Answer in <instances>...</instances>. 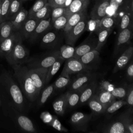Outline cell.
<instances>
[{
    "instance_id": "obj_28",
    "label": "cell",
    "mask_w": 133,
    "mask_h": 133,
    "mask_svg": "<svg viewBox=\"0 0 133 133\" xmlns=\"http://www.w3.org/2000/svg\"><path fill=\"white\" fill-rule=\"evenodd\" d=\"M17 121L20 127L24 131L30 132H35L36 131L32 121L27 116L19 115L17 116Z\"/></svg>"
},
{
    "instance_id": "obj_9",
    "label": "cell",
    "mask_w": 133,
    "mask_h": 133,
    "mask_svg": "<svg viewBox=\"0 0 133 133\" xmlns=\"http://www.w3.org/2000/svg\"><path fill=\"white\" fill-rule=\"evenodd\" d=\"M97 45V36L94 32H91L85 39L75 48L73 58L79 59L85 54L95 50Z\"/></svg>"
},
{
    "instance_id": "obj_53",
    "label": "cell",
    "mask_w": 133,
    "mask_h": 133,
    "mask_svg": "<svg viewBox=\"0 0 133 133\" xmlns=\"http://www.w3.org/2000/svg\"><path fill=\"white\" fill-rule=\"evenodd\" d=\"M2 22V19H1V2L0 0V23Z\"/></svg>"
},
{
    "instance_id": "obj_32",
    "label": "cell",
    "mask_w": 133,
    "mask_h": 133,
    "mask_svg": "<svg viewBox=\"0 0 133 133\" xmlns=\"http://www.w3.org/2000/svg\"><path fill=\"white\" fill-rule=\"evenodd\" d=\"M64 61H65L63 59L59 57L48 68L46 76L45 85L47 84L50 81L52 77L58 72L61 66Z\"/></svg>"
},
{
    "instance_id": "obj_17",
    "label": "cell",
    "mask_w": 133,
    "mask_h": 133,
    "mask_svg": "<svg viewBox=\"0 0 133 133\" xmlns=\"http://www.w3.org/2000/svg\"><path fill=\"white\" fill-rule=\"evenodd\" d=\"M98 85V83L97 78L91 81L85 85L80 96L79 104L83 105L87 103L88 101L96 94Z\"/></svg>"
},
{
    "instance_id": "obj_55",
    "label": "cell",
    "mask_w": 133,
    "mask_h": 133,
    "mask_svg": "<svg viewBox=\"0 0 133 133\" xmlns=\"http://www.w3.org/2000/svg\"><path fill=\"white\" fill-rule=\"evenodd\" d=\"M22 1V2L23 3V2H26V1H30V0H21Z\"/></svg>"
},
{
    "instance_id": "obj_34",
    "label": "cell",
    "mask_w": 133,
    "mask_h": 133,
    "mask_svg": "<svg viewBox=\"0 0 133 133\" xmlns=\"http://www.w3.org/2000/svg\"><path fill=\"white\" fill-rule=\"evenodd\" d=\"M52 8L47 3L42 8L35 13L32 17L38 21L50 17Z\"/></svg>"
},
{
    "instance_id": "obj_37",
    "label": "cell",
    "mask_w": 133,
    "mask_h": 133,
    "mask_svg": "<svg viewBox=\"0 0 133 133\" xmlns=\"http://www.w3.org/2000/svg\"><path fill=\"white\" fill-rule=\"evenodd\" d=\"M127 104L126 101L124 99H119L113 101L112 103L106 107L104 114L108 115L114 113L116 111L122 108L123 105Z\"/></svg>"
},
{
    "instance_id": "obj_2",
    "label": "cell",
    "mask_w": 133,
    "mask_h": 133,
    "mask_svg": "<svg viewBox=\"0 0 133 133\" xmlns=\"http://www.w3.org/2000/svg\"><path fill=\"white\" fill-rule=\"evenodd\" d=\"M14 77L20 85V88L26 98L31 102H34L39 97L37 89L30 77L28 67L24 64L12 66Z\"/></svg>"
},
{
    "instance_id": "obj_24",
    "label": "cell",
    "mask_w": 133,
    "mask_h": 133,
    "mask_svg": "<svg viewBox=\"0 0 133 133\" xmlns=\"http://www.w3.org/2000/svg\"><path fill=\"white\" fill-rule=\"evenodd\" d=\"M28 16V10L22 7L16 16L10 20L11 22L13 30L14 31H18L20 30L22 24L26 19Z\"/></svg>"
},
{
    "instance_id": "obj_50",
    "label": "cell",
    "mask_w": 133,
    "mask_h": 133,
    "mask_svg": "<svg viewBox=\"0 0 133 133\" xmlns=\"http://www.w3.org/2000/svg\"><path fill=\"white\" fill-rule=\"evenodd\" d=\"M41 118L43 119L44 122L48 124L51 122L52 118V116H51V115L48 113L44 112L41 115Z\"/></svg>"
},
{
    "instance_id": "obj_12",
    "label": "cell",
    "mask_w": 133,
    "mask_h": 133,
    "mask_svg": "<svg viewBox=\"0 0 133 133\" xmlns=\"http://www.w3.org/2000/svg\"><path fill=\"white\" fill-rule=\"evenodd\" d=\"M52 28V25L50 17L42 20L38 22L28 39L31 43H35L38 42L41 37Z\"/></svg>"
},
{
    "instance_id": "obj_25",
    "label": "cell",
    "mask_w": 133,
    "mask_h": 133,
    "mask_svg": "<svg viewBox=\"0 0 133 133\" xmlns=\"http://www.w3.org/2000/svg\"><path fill=\"white\" fill-rule=\"evenodd\" d=\"M89 0H73L69 7L66 8L65 14L69 17L84 8H87Z\"/></svg>"
},
{
    "instance_id": "obj_15",
    "label": "cell",
    "mask_w": 133,
    "mask_h": 133,
    "mask_svg": "<svg viewBox=\"0 0 133 133\" xmlns=\"http://www.w3.org/2000/svg\"><path fill=\"white\" fill-rule=\"evenodd\" d=\"M110 0H97L90 13L91 19L100 20L107 15V9Z\"/></svg>"
},
{
    "instance_id": "obj_19",
    "label": "cell",
    "mask_w": 133,
    "mask_h": 133,
    "mask_svg": "<svg viewBox=\"0 0 133 133\" xmlns=\"http://www.w3.org/2000/svg\"><path fill=\"white\" fill-rule=\"evenodd\" d=\"M38 22V20L33 17H27L22 26L18 31L23 39L29 38Z\"/></svg>"
},
{
    "instance_id": "obj_13",
    "label": "cell",
    "mask_w": 133,
    "mask_h": 133,
    "mask_svg": "<svg viewBox=\"0 0 133 133\" xmlns=\"http://www.w3.org/2000/svg\"><path fill=\"white\" fill-rule=\"evenodd\" d=\"M48 69V68H28L29 75L33 81L39 95H40L41 90L45 85L46 76Z\"/></svg>"
},
{
    "instance_id": "obj_4",
    "label": "cell",
    "mask_w": 133,
    "mask_h": 133,
    "mask_svg": "<svg viewBox=\"0 0 133 133\" xmlns=\"http://www.w3.org/2000/svg\"><path fill=\"white\" fill-rule=\"evenodd\" d=\"M20 35L10 52L5 57L8 63L12 66L24 64L29 58V51L22 43Z\"/></svg>"
},
{
    "instance_id": "obj_43",
    "label": "cell",
    "mask_w": 133,
    "mask_h": 133,
    "mask_svg": "<svg viewBox=\"0 0 133 133\" xmlns=\"http://www.w3.org/2000/svg\"><path fill=\"white\" fill-rule=\"evenodd\" d=\"M47 0H36L34 4L32 5L31 8L28 10V17H32L35 13L42 8L47 3Z\"/></svg>"
},
{
    "instance_id": "obj_11",
    "label": "cell",
    "mask_w": 133,
    "mask_h": 133,
    "mask_svg": "<svg viewBox=\"0 0 133 133\" xmlns=\"http://www.w3.org/2000/svg\"><path fill=\"white\" fill-rule=\"evenodd\" d=\"M97 73L92 71H86L79 73L69 85V91H74L86 85L91 81L97 78Z\"/></svg>"
},
{
    "instance_id": "obj_14",
    "label": "cell",
    "mask_w": 133,
    "mask_h": 133,
    "mask_svg": "<svg viewBox=\"0 0 133 133\" xmlns=\"http://www.w3.org/2000/svg\"><path fill=\"white\" fill-rule=\"evenodd\" d=\"M133 56V47L131 44L117 58L113 69V73H116L126 67Z\"/></svg>"
},
{
    "instance_id": "obj_5",
    "label": "cell",
    "mask_w": 133,
    "mask_h": 133,
    "mask_svg": "<svg viewBox=\"0 0 133 133\" xmlns=\"http://www.w3.org/2000/svg\"><path fill=\"white\" fill-rule=\"evenodd\" d=\"M132 29L133 25L118 32L112 54L113 59H117L131 44L130 41L132 36Z\"/></svg>"
},
{
    "instance_id": "obj_39",
    "label": "cell",
    "mask_w": 133,
    "mask_h": 133,
    "mask_svg": "<svg viewBox=\"0 0 133 133\" xmlns=\"http://www.w3.org/2000/svg\"><path fill=\"white\" fill-rule=\"evenodd\" d=\"M55 90L54 84H51L45 88L42 91L39 99H38L37 105L38 107L42 106L47 100L48 98L51 95Z\"/></svg>"
},
{
    "instance_id": "obj_44",
    "label": "cell",
    "mask_w": 133,
    "mask_h": 133,
    "mask_svg": "<svg viewBox=\"0 0 133 133\" xmlns=\"http://www.w3.org/2000/svg\"><path fill=\"white\" fill-rule=\"evenodd\" d=\"M11 1V0H1L2 22L7 20Z\"/></svg>"
},
{
    "instance_id": "obj_27",
    "label": "cell",
    "mask_w": 133,
    "mask_h": 133,
    "mask_svg": "<svg viewBox=\"0 0 133 133\" xmlns=\"http://www.w3.org/2000/svg\"><path fill=\"white\" fill-rule=\"evenodd\" d=\"M95 95L97 96L99 100L105 107L108 106L116 99L111 91L99 88L98 87Z\"/></svg>"
},
{
    "instance_id": "obj_38",
    "label": "cell",
    "mask_w": 133,
    "mask_h": 133,
    "mask_svg": "<svg viewBox=\"0 0 133 133\" xmlns=\"http://www.w3.org/2000/svg\"><path fill=\"white\" fill-rule=\"evenodd\" d=\"M116 24V19L113 16L106 15L99 21V28L113 29Z\"/></svg>"
},
{
    "instance_id": "obj_26",
    "label": "cell",
    "mask_w": 133,
    "mask_h": 133,
    "mask_svg": "<svg viewBox=\"0 0 133 133\" xmlns=\"http://www.w3.org/2000/svg\"><path fill=\"white\" fill-rule=\"evenodd\" d=\"M113 32V29L99 28L95 33L97 36V45L96 50L100 51L104 45L109 35Z\"/></svg>"
},
{
    "instance_id": "obj_21",
    "label": "cell",
    "mask_w": 133,
    "mask_h": 133,
    "mask_svg": "<svg viewBox=\"0 0 133 133\" xmlns=\"http://www.w3.org/2000/svg\"><path fill=\"white\" fill-rule=\"evenodd\" d=\"M100 131L104 133H127L123 123L118 118L102 126Z\"/></svg>"
},
{
    "instance_id": "obj_42",
    "label": "cell",
    "mask_w": 133,
    "mask_h": 133,
    "mask_svg": "<svg viewBox=\"0 0 133 133\" xmlns=\"http://www.w3.org/2000/svg\"><path fill=\"white\" fill-rule=\"evenodd\" d=\"M127 87L128 86H124L114 88L111 91V92L115 98L125 100L127 91Z\"/></svg>"
},
{
    "instance_id": "obj_46",
    "label": "cell",
    "mask_w": 133,
    "mask_h": 133,
    "mask_svg": "<svg viewBox=\"0 0 133 133\" xmlns=\"http://www.w3.org/2000/svg\"><path fill=\"white\" fill-rule=\"evenodd\" d=\"M49 125L52 126L53 128L56 129L57 130L63 131V132H66L68 131V130L66 128H65L60 123V122L59 121V119L57 118L56 116H52V118L51 121V122L48 124Z\"/></svg>"
},
{
    "instance_id": "obj_31",
    "label": "cell",
    "mask_w": 133,
    "mask_h": 133,
    "mask_svg": "<svg viewBox=\"0 0 133 133\" xmlns=\"http://www.w3.org/2000/svg\"><path fill=\"white\" fill-rule=\"evenodd\" d=\"M132 109L124 112L119 117L118 119H120L127 131V133H133V119L132 115Z\"/></svg>"
},
{
    "instance_id": "obj_3",
    "label": "cell",
    "mask_w": 133,
    "mask_h": 133,
    "mask_svg": "<svg viewBox=\"0 0 133 133\" xmlns=\"http://www.w3.org/2000/svg\"><path fill=\"white\" fill-rule=\"evenodd\" d=\"M59 58V49L51 50L45 54L29 58L24 64L29 69L48 68Z\"/></svg>"
},
{
    "instance_id": "obj_35",
    "label": "cell",
    "mask_w": 133,
    "mask_h": 133,
    "mask_svg": "<svg viewBox=\"0 0 133 133\" xmlns=\"http://www.w3.org/2000/svg\"><path fill=\"white\" fill-rule=\"evenodd\" d=\"M75 48L73 46L68 44L61 46L59 49V57L64 61L72 58L74 54Z\"/></svg>"
},
{
    "instance_id": "obj_52",
    "label": "cell",
    "mask_w": 133,
    "mask_h": 133,
    "mask_svg": "<svg viewBox=\"0 0 133 133\" xmlns=\"http://www.w3.org/2000/svg\"><path fill=\"white\" fill-rule=\"evenodd\" d=\"M122 1L123 0H115V1L117 3V4H118L119 5V7L121 6V5L122 4Z\"/></svg>"
},
{
    "instance_id": "obj_48",
    "label": "cell",
    "mask_w": 133,
    "mask_h": 133,
    "mask_svg": "<svg viewBox=\"0 0 133 133\" xmlns=\"http://www.w3.org/2000/svg\"><path fill=\"white\" fill-rule=\"evenodd\" d=\"M126 69V76L129 81H132L133 77V64L132 58L127 64Z\"/></svg>"
},
{
    "instance_id": "obj_10",
    "label": "cell",
    "mask_w": 133,
    "mask_h": 133,
    "mask_svg": "<svg viewBox=\"0 0 133 133\" xmlns=\"http://www.w3.org/2000/svg\"><path fill=\"white\" fill-rule=\"evenodd\" d=\"M92 116V113L86 114L81 112H77L71 116L70 122L75 130L86 131Z\"/></svg>"
},
{
    "instance_id": "obj_7",
    "label": "cell",
    "mask_w": 133,
    "mask_h": 133,
    "mask_svg": "<svg viewBox=\"0 0 133 133\" xmlns=\"http://www.w3.org/2000/svg\"><path fill=\"white\" fill-rule=\"evenodd\" d=\"M94 69L83 64L78 59L71 58L65 60V63L60 76L70 75L72 74L86 71H93Z\"/></svg>"
},
{
    "instance_id": "obj_54",
    "label": "cell",
    "mask_w": 133,
    "mask_h": 133,
    "mask_svg": "<svg viewBox=\"0 0 133 133\" xmlns=\"http://www.w3.org/2000/svg\"><path fill=\"white\" fill-rule=\"evenodd\" d=\"M2 100H1V97H0V107L2 105Z\"/></svg>"
},
{
    "instance_id": "obj_40",
    "label": "cell",
    "mask_w": 133,
    "mask_h": 133,
    "mask_svg": "<svg viewBox=\"0 0 133 133\" xmlns=\"http://www.w3.org/2000/svg\"><path fill=\"white\" fill-rule=\"evenodd\" d=\"M69 18V16L68 15L64 14L52 22V28L58 30H63L68 22Z\"/></svg>"
},
{
    "instance_id": "obj_6",
    "label": "cell",
    "mask_w": 133,
    "mask_h": 133,
    "mask_svg": "<svg viewBox=\"0 0 133 133\" xmlns=\"http://www.w3.org/2000/svg\"><path fill=\"white\" fill-rule=\"evenodd\" d=\"M64 38L63 32L53 28L47 32L40 39L41 47L49 50L58 49Z\"/></svg>"
},
{
    "instance_id": "obj_8",
    "label": "cell",
    "mask_w": 133,
    "mask_h": 133,
    "mask_svg": "<svg viewBox=\"0 0 133 133\" xmlns=\"http://www.w3.org/2000/svg\"><path fill=\"white\" fill-rule=\"evenodd\" d=\"M88 20L85 17L69 32L64 34V38L66 44L74 46L77 40L86 30Z\"/></svg>"
},
{
    "instance_id": "obj_16",
    "label": "cell",
    "mask_w": 133,
    "mask_h": 133,
    "mask_svg": "<svg viewBox=\"0 0 133 133\" xmlns=\"http://www.w3.org/2000/svg\"><path fill=\"white\" fill-rule=\"evenodd\" d=\"M20 36L19 31H14L10 36L0 41V56L6 57L12 50Z\"/></svg>"
},
{
    "instance_id": "obj_36",
    "label": "cell",
    "mask_w": 133,
    "mask_h": 133,
    "mask_svg": "<svg viewBox=\"0 0 133 133\" xmlns=\"http://www.w3.org/2000/svg\"><path fill=\"white\" fill-rule=\"evenodd\" d=\"M22 1L21 0H11L7 20H11L22 7Z\"/></svg>"
},
{
    "instance_id": "obj_33",
    "label": "cell",
    "mask_w": 133,
    "mask_h": 133,
    "mask_svg": "<svg viewBox=\"0 0 133 133\" xmlns=\"http://www.w3.org/2000/svg\"><path fill=\"white\" fill-rule=\"evenodd\" d=\"M14 32L11 22L6 20L0 23V41L11 35Z\"/></svg>"
},
{
    "instance_id": "obj_47",
    "label": "cell",
    "mask_w": 133,
    "mask_h": 133,
    "mask_svg": "<svg viewBox=\"0 0 133 133\" xmlns=\"http://www.w3.org/2000/svg\"><path fill=\"white\" fill-rule=\"evenodd\" d=\"M125 100L127 104L130 107H132L133 105V86L132 84H130L127 87V91Z\"/></svg>"
},
{
    "instance_id": "obj_18",
    "label": "cell",
    "mask_w": 133,
    "mask_h": 133,
    "mask_svg": "<svg viewBox=\"0 0 133 133\" xmlns=\"http://www.w3.org/2000/svg\"><path fill=\"white\" fill-rule=\"evenodd\" d=\"M133 11L128 10L118 13L116 17V24L118 32L132 25Z\"/></svg>"
},
{
    "instance_id": "obj_51",
    "label": "cell",
    "mask_w": 133,
    "mask_h": 133,
    "mask_svg": "<svg viewBox=\"0 0 133 133\" xmlns=\"http://www.w3.org/2000/svg\"><path fill=\"white\" fill-rule=\"evenodd\" d=\"M73 0H65V2L64 3V4L63 5L62 7L64 8H67L69 6V5L71 4Z\"/></svg>"
},
{
    "instance_id": "obj_22",
    "label": "cell",
    "mask_w": 133,
    "mask_h": 133,
    "mask_svg": "<svg viewBox=\"0 0 133 133\" xmlns=\"http://www.w3.org/2000/svg\"><path fill=\"white\" fill-rule=\"evenodd\" d=\"M69 91H67L61 95L52 103V107L55 113L60 116H62L67 108V100Z\"/></svg>"
},
{
    "instance_id": "obj_1",
    "label": "cell",
    "mask_w": 133,
    "mask_h": 133,
    "mask_svg": "<svg viewBox=\"0 0 133 133\" xmlns=\"http://www.w3.org/2000/svg\"><path fill=\"white\" fill-rule=\"evenodd\" d=\"M0 97L1 100L15 110L22 112L25 108L23 94L12 76L7 72L0 74Z\"/></svg>"
},
{
    "instance_id": "obj_49",
    "label": "cell",
    "mask_w": 133,
    "mask_h": 133,
    "mask_svg": "<svg viewBox=\"0 0 133 133\" xmlns=\"http://www.w3.org/2000/svg\"><path fill=\"white\" fill-rule=\"evenodd\" d=\"M48 3L51 8L63 7L65 0H47Z\"/></svg>"
},
{
    "instance_id": "obj_45",
    "label": "cell",
    "mask_w": 133,
    "mask_h": 133,
    "mask_svg": "<svg viewBox=\"0 0 133 133\" xmlns=\"http://www.w3.org/2000/svg\"><path fill=\"white\" fill-rule=\"evenodd\" d=\"M65 9H66V8L62 7L52 8L51 15H50L51 22H53L55 19H56L58 17H60L61 16L65 14Z\"/></svg>"
},
{
    "instance_id": "obj_41",
    "label": "cell",
    "mask_w": 133,
    "mask_h": 133,
    "mask_svg": "<svg viewBox=\"0 0 133 133\" xmlns=\"http://www.w3.org/2000/svg\"><path fill=\"white\" fill-rule=\"evenodd\" d=\"M71 82L69 75L59 76V78L53 84L55 89H61L68 86Z\"/></svg>"
},
{
    "instance_id": "obj_23",
    "label": "cell",
    "mask_w": 133,
    "mask_h": 133,
    "mask_svg": "<svg viewBox=\"0 0 133 133\" xmlns=\"http://www.w3.org/2000/svg\"><path fill=\"white\" fill-rule=\"evenodd\" d=\"M87 8L83 9L78 12H75L71 15L68 20V22L63 29L64 34L69 32L74 26H75L78 22H79L85 17L87 16L86 13Z\"/></svg>"
},
{
    "instance_id": "obj_30",
    "label": "cell",
    "mask_w": 133,
    "mask_h": 133,
    "mask_svg": "<svg viewBox=\"0 0 133 133\" xmlns=\"http://www.w3.org/2000/svg\"><path fill=\"white\" fill-rule=\"evenodd\" d=\"M85 86V85L74 91H69L67 100V108L72 109L79 104L80 96Z\"/></svg>"
},
{
    "instance_id": "obj_20",
    "label": "cell",
    "mask_w": 133,
    "mask_h": 133,
    "mask_svg": "<svg viewBox=\"0 0 133 133\" xmlns=\"http://www.w3.org/2000/svg\"><path fill=\"white\" fill-rule=\"evenodd\" d=\"M78 59L85 65L95 70L97 63L100 60V51L93 50L85 54Z\"/></svg>"
},
{
    "instance_id": "obj_29",
    "label": "cell",
    "mask_w": 133,
    "mask_h": 133,
    "mask_svg": "<svg viewBox=\"0 0 133 133\" xmlns=\"http://www.w3.org/2000/svg\"><path fill=\"white\" fill-rule=\"evenodd\" d=\"M87 104L94 114L97 115L104 114L106 107L99 100L96 95L88 101Z\"/></svg>"
}]
</instances>
